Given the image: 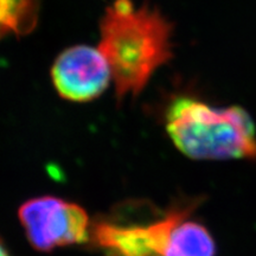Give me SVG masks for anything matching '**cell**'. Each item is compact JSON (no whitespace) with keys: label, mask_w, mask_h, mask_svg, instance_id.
Here are the masks:
<instances>
[{"label":"cell","mask_w":256,"mask_h":256,"mask_svg":"<svg viewBox=\"0 0 256 256\" xmlns=\"http://www.w3.org/2000/svg\"><path fill=\"white\" fill-rule=\"evenodd\" d=\"M165 128L174 146L190 159H256L254 122L238 106L214 107L179 96L166 110Z\"/></svg>","instance_id":"2"},{"label":"cell","mask_w":256,"mask_h":256,"mask_svg":"<svg viewBox=\"0 0 256 256\" xmlns=\"http://www.w3.org/2000/svg\"><path fill=\"white\" fill-rule=\"evenodd\" d=\"M98 49L110 63L119 100L138 96L172 57V25L158 10L114 0L100 24Z\"/></svg>","instance_id":"1"},{"label":"cell","mask_w":256,"mask_h":256,"mask_svg":"<svg viewBox=\"0 0 256 256\" xmlns=\"http://www.w3.org/2000/svg\"><path fill=\"white\" fill-rule=\"evenodd\" d=\"M112 70L102 51L89 46L66 49L51 68V80L60 96L72 102L98 98L110 86Z\"/></svg>","instance_id":"5"},{"label":"cell","mask_w":256,"mask_h":256,"mask_svg":"<svg viewBox=\"0 0 256 256\" xmlns=\"http://www.w3.org/2000/svg\"><path fill=\"white\" fill-rule=\"evenodd\" d=\"M40 0H0V38L24 34L34 28Z\"/></svg>","instance_id":"6"},{"label":"cell","mask_w":256,"mask_h":256,"mask_svg":"<svg viewBox=\"0 0 256 256\" xmlns=\"http://www.w3.org/2000/svg\"><path fill=\"white\" fill-rule=\"evenodd\" d=\"M198 200H179L166 210L145 200L124 203L92 224L90 241L101 256H166L174 226Z\"/></svg>","instance_id":"3"},{"label":"cell","mask_w":256,"mask_h":256,"mask_svg":"<svg viewBox=\"0 0 256 256\" xmlns=\"http://www.w3.org/2000/svg\"><path fill=\"white\" fill-rule=\"evenodd\" d=\"M19 220L30 244L38 252L90 241L92 223L78 204L55 196L32 198L19 208Z\"/></svg>","instance_id":"4"},{"label":"cell","mask_w":256,"mask_h":256,"mask_svg":"<svg viewBox=\"0 0 256 256\" xmlns=\"http://www.w3.org/2000/svg\"><path fill=\"white\" fill-rule=\"evenodd\" d=\"M0 256H11L10 252L8 250V248L5 247L4 243L0 241Z\"/></svg>","instance_id":"7"}]
</instances>
